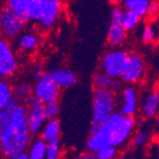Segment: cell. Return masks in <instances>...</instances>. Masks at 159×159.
<instances>
[{"label": "cell", "mask_w": 159, "mask_h": 159, "mask_svg": "<svg viewBox=\"0 0 159 159\" xmlns=\"http://www.w3.org/2000/svg\"><path fill=\"white\" fill-rule=\"evenodd\" d=\"M59 89H68L77 84V75L72 70L65 67H57L47 72Z\"/></svg>", "instance_id": "13"}, {"label": "cell", "mask_w": 159, "mask_h": 159, "mask_svg": "<svg viewBox=\"0 0 159 159\" xmlns=\"http://www.w3.org/2000/svg\"><path fill=\"white\" fill-rule=\"evenodd\" d=\"M136 129L135 117L124 116L116 110L105 124L90 133L86 143L87 150L95 152L105 146H114L119 149L130 140Z\"/></svg>", "instance_id": "1"}, {"label": "cell", "mask_w": 159, "mask_h": 159, "mask_svg": "<svg viewBox=\"0 0 159 159\" xmlns=\"http://www.w3.org/2000/svg\"><path fill=\"white\" fill-rule=\"evenodd\" d=\"M124 9L121 7H115L111 10L110 15V24H109L108 32H107V43L110 47L117 48L120 47L125 43L127 32L121 26V15Z\"/></svg>", "instance_id": "11"}, {"label": "cell", "mask_w": 159, "mask_h": 159, "mask_svg": "<svg viewBox=\"0 0 159 159\" xmlns=\"http://www.w3.org/2000/svg\"><path fill=\"white\" fill-rule=\"evenodd\" d=\"M12 91L15 99L21 102L32 95V85L29 81H20L17 85L12 86Z\"/></svg>", "instance_id": "22"}, {"label": "cell", "mask_w": 159, "mask_h": 159, "mask_svg": "<svg viewBox=\"0 0 159 159\" xmlns=\"http://www.w3.org/2000/svg\"><path fill=\"white\" fill-rule=\"evenodd\" d=\"M72 159H95V158H93V152H90V151L87 150L74 155Z\"/></svg>", "instance_id": "29"}, {"label": "cell", "mask_w": 159, "mask_h": 159, "mask_svg": "<svg viewBox=\"0 0 159 159\" xmlns=\"http://www.w3.org/2000/svg\"><path fill=\"white\" fill-rule=\"evenodd\" d=\"M25 24L7 7L0 10V36L6 39H16L24 31Z\"/></svg>", "instance_id": "9"}, {"label": "cell", "mask_w": 159, "mask_h": 159, "mask_svg": "<svg viewBox=\"0 0 159 159\" xmlns=\"http://www.w3.org/2000/svg\"><path fill=\"white\" fill-rule=\"evenodd\" d=\"M110 2H116V1H118V0H109Z\"/></svg>", "instance_id": "32"}, {"label": "cell", "mask_w": 159, "mask_h": 159, "mask_svg": "<svg viewBox=\"0 0 159 159\" xmlns=\"http://www.w3.org/2000/svg\"><path fill=\"white\" fill-rule=\"evenodd\" d=\"M62 154V143L60 138L47 141V151L45 159H60Z\"/></svg>", "instance_id": "23"}, {"label": "cell", "mask_w": 159, "mask_h": 159, "mask_svg": "<svg viewBox=\"0 0 159 159\" xmlns=\"http://www.w3.org/2000/svg\"><path fill=\"white\" fill-rule=\"evenodd\" d=\"M159 6L157 0H149V3L147 6V15L146 16L149 17H155L158 13Z\"/></svg>", "instance_id": "28"}, {"label": "cell", "mask_w": 159, "mask_h": 159, "mask_svg": "<svg viewBox=\"0 0 159 159\" xmlns=\"http://www.w3.org/2000/svg\"><path fill=\"white\" fill-rule=\"evenodd\" d=\"M129 51L122 48H112L107 51L100 60V71L110 77L119 79L127 64Z\"/></svg>", "instance_id": "5"}, {"label": "cell", "mask_w": 159, "mask_h": 159, "mask_svg": "<svg viewBox=\"0 0 159 159\" xmlns=\"http://www.w3.org/2000/svg\"><path fill=\"white\" fill-rule=\"evenodd\" d=\"M13 99L12 85L7 79H0V110L6 108Z\"/></svg>", "instance_id": "20"}, {"label": "cell", "mask_w": 159, "mask_h": 159, "mask_svg": "<svg viewBox=\"0 0 159 159\" xmlns=\"http://www.w3.org/2000/svg\"><path fill=\"white\" fill-rule=\"evenodd\" d=\"M159 111V93L157 89H151L145 95L141 102V114L146 119L156 118Z\"/></svg>", "instance_id": "14"}, {"label": "cell", "mask_w": 159, "mask_h": 159, "mask_svg": "<svg viewBox=\"0 0 159 159\" xmlns=\"http://www.w3.org/2000/svg\"><path fill=\"white\" fill-rule=\"evenodd\" d=\"M39 45V36L34 31H22L17 37V46L24 52H32Z\"/></svg>", "instance_id": "16"}, {"label": "cell", "mask_w": 159, "mask_h": 159, "mask_svg": "<svg viewBox=\"0 0 159 159\" xmlns=\"http://www.w3.org/2000/svg\"><path fill=\"white\" fill-rule=\"evenodd\" d=\"M31 137L27 124V107L20 102L12 108L8 124L0 133V152L6 159H15L26 152Z\"/></svg>", "instance_id": "2"}, {"label": "cell", "mask_w": 159, "mask_h": 159, "mask_svg": "<svg viewBox=\"0 0 159 159\" xmlns=\"http://www.w3.org/2000/svg\"><path fill=\"white\" fill-rule=\"evenodd\" d=\"M15 159H29V158H28V156H27L26 152H24V154L19 155L18 157H16V158H15Z\"/></svg>", "instance_id": "31"}, {"label": "cell", "mask_w": 159, "mask_h": 159, "mask_svg": "<svg viewBox=\"0 0 159 159\" xmlns=\"http://www.w3.org/2000/svg\"><path fill=\"white\" fill-rule=\"evenodd\" d=\"M43 110L45 117L47 119H53V118H57L60 112V105H59L58 100L55 101H48L43 105Z\"/></svg>", "instance_id": "26"}, {"label": "cell", "mask_w": 159, "mask_h": 159, "mask_svg": "<svg viewBox=\"0 0 159 159\" xmlns=\"http://www.w3.org/2000/svg\"><path fill=\"white\" fill-rule=\"evenodd\" d=\"M60 122L57 118H53V119H47L39 135L43 140L50 141L52 139H56V138H60Z\"/></svg>", "instance_id": "18"}, {"label": "cell", "mask_w": 159, "mask_h": 159, "mask_svg": "<svg viewBox=\"0 0 159 159\" xmlns=\"http://www.w3.org/2000/svg\"><path fill=\"white\" fill-rule=\"evenodd\" d=\"M45 68H43L41 65H37V66L34 67V71H32V75H34V79H38L39 77H41L43 74H45Z\"/></svg>", "instance_id": "30"}, {"label": "cell", "mask_w": 159, "mask_h": 159, "mask_svg": "<svg viewBox=\"0 0 159 159\" xmlns=\"http://www.w3.org/2000/svg\"><path fill=\"white\" fill-rule=\"evenodd\" d=\"M93 84L95 88H102L114 91L115 93H120L122 89V82L116 78H112L103 72H97L93 75Z\"/></svg>", "instance_id": "15"}, {"label": "cell", "mask_w": 159, "mask_h": 159, "mask_svg": "<svg viewBox=\"0 0 159 159\" xmlns=\"http://www.w3.org/2000/svg\"><path fill=\"white\" fill-rule=\"evenodd\" d=\"M149 0H120V5L124 10H129L143 18L147 15V6Z\"/></svg>", "instance_id": "19"}, {"label": "cell", "mask_w": 159, "mask_h": 159, "mask_svg": "<svg viewBox=\"0 0 159 159\" xmlns=\"http://www.w3.org/2000/svg\"><path fill=\"white\" fill-rule=\"evenodd\" d=\"M6 7L25 25L34 22L43 29L55 26L64 9L61 0H7Z\"/></svg>", "instance_id": "3"}, {"label": "cell", "mask_w": 159, "mask_h": 159, "mask_svg": "<svg viewBox=\"0 0 159 159\" xmlns=\"http://www.w3.org/2000/svg\"><path fill=\"white\" fill-rule=\"evenodd\" d=\"M32 95L37 97L43 103L48 101L59 100L61 95V89H59L56 84L51 80L47 72L36 79L34 85L32 86Z\"/></svg>", "instance_id": "10"}, {"label": "cell", "mask_w": 159, "mask_h": 159, "mask_svg": "<svg viewBox=\"0 0 159 159\" xmlns=\"http://www.w3.org/2000/svg\"><path fill=\"white\" fill-rule=\"evenodd\" d=\"M139 109V93L135 86L127 85L121 89V102L119 112L124 116L135 117Z\"/></svg>", "instance_id": "12"}, {"label": "cell", "mask_w": 159, "mask_h": 159, "mask_svg": "<svg viewBox=\"0 0 159 159\" xmlns=\"http://www.w3.org/2000/svg\"><path fill=\"white\" fill-rule=\"evenodd\" d=\"M157 39V34L156 29L154 28V26L147 25L143 27V32H141V41L146 45H151L154 43Z\"/></svg>", "instance_id": "27"}, {"label": "cell", "mask_w": 159, "mask_h": 159, "mask_svg": "<svg viewBox=\"0 0 159 159\" xmlns=\"http://www.w3.org/2000/svg\"><path fill=\"white\" fill-rule=\"evenodd\" d=\"M43 103L34 95L29 96L25 100V106L27 107V124L31 136L39 135L45 122L47 121L43 110Z\"/></svg>", "instance_id": "8"}, {"label": "cell", "mask_w": 159, "mask_h": 159, "mask_svg": "<svg viewBox=\"0 0 159 159\" xmlns=\"http://www.w3.org/2000/svg\"><path fill=\"white\" fill-rule=\"evenodd\" d=\"M47 151V141L41 137H36L34 140H30L26 154L29 159H45Z\"/></svg>", "instance_id": "17"}, {"label": "cell", "mask_w": 159, "mask_h": 159, "mask_svg": "<svg viewBox=\"0 0 159 159\" xmlns=\"http://www.w3.org/2000/svg\"><path fill=\"white\" fill-rule=\"evenodd\" d=\"M19 61L10 41L0 36V79H9L17 74Z\"/></svg>", "instance_id": "7"}, {"label": "cell", "mask_w": 159, "mask_h": 159, "mask_svg": "<svg viewBox=\"0 0 159 159\" xmlns=\"http://www.w3.org/2000/svg\"><path fill=\"white\" fill-rule=\"evenodd\" d=\"M117 108V96L114 91L95 88L93 91V115L90 133L100 127L109 119Z\"/></svg>", "instance_id": "4"}, {"label": "cell", "mask_w": 159, "mask_h": 159, "mask_svg": "<svg viewBox=\"0 0 159 159\" xmlns=\"http://www.w3.org/2000/svg\"><path fill=\"white\" fill-rule=\"evenodd\" d=\"M147 65L141 55L137 52L129 53L127 64L122 70L119 79L122 84L129 86H135L140 84L146 76Z\"/></svg>", "instance_id": "6"}, {"label": "cell", "mask_w": 159, "mask_h": 159, "mask_svg": "<svg viewBox=\"0 0 159 159\" xmlns=\"http://www.w3.org/2000/svg\"><path fill=\"white\" fill-rule=\"evenodd\" d=\"M119 149L114 146H105L93 152L95 159H117Z\"/></svg>", "instance_id": "25"}, {"label": "cell", "mask_w": 159, "mask_h": 159, "mask_svg": "<svg viewBox=\"0 0 159 159\" xmlns=\"http://www.w3.org/2000/svg\"><path fill=\"white\" fill-rule=\"evenodd\" d=\"M150 138V134L147 129H139L131 136V146L136 149H141L146 146Z\"/></svg>", "instance_id": "24"}, {"label": "cell", "mask_w": 159, "mask_h": 159, "mask_svg": "<svg viewBox=\"0 0 159 159\" xmlns=\"http://www.w3.org/2000/svg\"><path fill=\"white\" fill-rule=\"evenodd\" d=\"M140 17L136 15L135 12L129 10H122V15H121V26L122 28L125 29L126 32L133 31L134 29L137 28V26L140 22Z\"/></svg>", "instance_id": "21"}]
</instances>
